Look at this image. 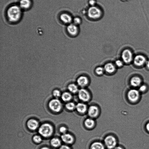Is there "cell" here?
<instances>
[{
  "label": "cell",
  "instance_id": "1",
  "mask_svg": "<svg viewBox=\"0 0 149 149\" xmlns=\"http://www.w3.org/2000/svg\"><path fill=\"white\" fill-rule=\"evenodd\" d=\"M6 14L7 18L10 22L15 23L21 19L22 15V10L19 5H13L8 8Z\"/></svg>",
  "mask_w": 149,
  "mask_h": 149
},
{
  "label": "cell",
  "instance_id": "2",
  "mask_svg": "<svg viewBox=\"0 0 149 149\" xmlns=\"http://www.w3.org/2000/svg\"><path fill=\"white\" fill-rule=\"evenodd\" d=\"M53 132L52 126L48 123H45L42 125L38 130L39 133L42 136L48 137L51 136Z\"/></svg>",
  "mask_w": 149,
  "mask_h": 149
},
{
  "label": "cell",
  "instance_id": "3",
  "mask_svg": "<svg viewBox=\"0 0 149 149\" xmlns=\"http://www.w3.org/2000/svg\"><path fill=\"white\" fill-rule=\"evenodd\" d=\"M88 15L90 18L97 19L101 17L102 12L97 7L94 6H92L88 9Z\"/></svg>",
  "mask_w": 149,
  "mask_h": 149
},
{
  "label": "cell",
  "instance_id": "4",
  "mask_svg": "<svg viewBox=\"0 0 149 149\" xmlns=\"http://www.w3.org/2000/svg\"><path fill=\"white\" fill-rule=\"evenodd\" d=\"M121 57L124 63L129 64L133 62L134 57L132 52L130 50L126 49L122 51Z\"/></svg>",
  "mask_w": 149,
  "mask_h": 149
},
{
  "label": "cell",
  "instance_id": "5",
  "mask_svg": "<svg viewBox=\"0 0 149 149\" xmlns=\"http://www.w3.org/2000/svg\"><path fill=\"white\" fill-rule=\"evenodd\" d=\"M139 90L135 89L130 90L127 93V97L128 100L132 103L137 102L140 97V93Z\"/></svg>",
  "mask_w": 149,
  "mask_h": 149
},
{
  "label": "cell",
  "instance_id": "6",
  "mask_svg": "<svg viewBox=\"0 0 149 149\" xmlns=\"http://www.w3.org/2000/svg\"><path fill=\"white\" fill-rule=\"evenodd\" d=\"M105 145L108 149H114L117 144V141L113 136L109 135L107 136L104 139Z\"/></svg>",
  "mask_w": 149,
  "mask_h": 149
},
{
  "label": "cell",
  "instance_id": "7",
  "mask_svg": "<svg viewBox=\"0 0 149 149\" xmlns=\"http://www.w3.org/2000/svg\"><path fill=\"white\" fill-rule=\"evenodd\" d=\"M147 60L144 56L141 54H138L134 57L133 62L136 66L141 67L145 66Z\"/></svg>",
  "mask_w": 149,
  "mask_h": 149
},
{
  "label": "cell",
  "instance_id": "8",
  "mask_svg": "<svg viewBox=\"0 0 149 149\" xmlns=\"http://www.w3.org/2000/svg\"><path fill=\"white\" fill-rule=\"evenodd\" d=\"M49 105L50 109L55 112L59 111L62 107L61 102L57 99L51 100L49 102Z\"/></svg>",
  "mask_w": 149,
  "mask_h": 149
},
{
  "label": "cell",
  "instance_id": "9",
  "mask_svg": "<svg viewBox=\"0 0 149 149\" xmlns=\"http://www.w3.org/2000/svg\"><path fill=\"white\" fill-rule=\"evenodd\" d=\"M78 96L81 100L86 102L90 98V95L88 92L85 89L81 88L78 91Z\"/></svg>",
  "mask_w": 149,
  "mask_h": 149
},
{
  "label": "cell",
  "instance_id": "10",
  "mask_svg": "<svg viewBox=\"0 0 149 149\" xmlns=\"http://www.w3.org/2000/svg\"><path fill=\"white\" fill-rule=\"evenodd\" d=\"M77 83L80 87H84L87 85L89 83L88 78L86 76L82 75L77 78Z\"/></svg>",
  "mask_w": 149,
  "mask_h": 149
},
{
  "label": "cell",
  "instance_id": "11",
  "mask_svg": "<svg viewBox=\"0 0 149 149\" xmlns=\"http://www.w3.org/2000/svg\"><path fill=\"white\" fill-rule=\"evenodd\" d=\"M67 30L68 33L72 36H76L78 32L77 26L74 24H69L67 27Z\"/></svg>",
  "mask_w": 149,
  "mask_h": 149
},
{
  "label": "cell",
  "instance_id": "12",
  "mask_svg": "<svg viewBox=\"0 0 149 149\" xmlns=\"http://www.w3.org/2000/svg\"><path fill=\"white\" fill-rule=\"evenodd\" d=\"M131 85L134 87H139L142 84L141 79L137 76H134L132 77L130 80Z\"/></svg>",
  "mask_w": 149,
  "mask_h": 149
},
{
  "label": "cell",
  "instance_id": "13",
  "mask_svg": "<svg viewBox=\"0 0 149 149\" xmlns=\"http://www.w3.org/2000/svg\"><path fill=\"white\" fill-rule=\"evenodd\" d=\"M32 5L31 0H20L19 6L22 10H28L30 8Z\"/></svg>",
  "mask_w": 149,
  "mask_h": 149
},
{
  "label": "cell",
  "instance_id": "14",
  "mask_svg": "<svg viewBox=\"0 0 149 149\" xmlns=\"http://www.w3.org/2000/svg\"><path fill=\"white\" fill-rule=\"evenodd\" d=\"M59 18L61 21L65 24H70L72 20L71 16L66 13L61 14Z\"/></svg>",
  "mask_w": 149,
  "mask_h": 149
},
{
  "label": "cell",
  "instance_id": "15",
  "mask_svg": "<svg viewBox=\"0 0 149 149\" xmlns=\"http://www.w3.org/2000/svg\"><path fill=\"white\" fill-rule=\"evenodd\" d=\"M98 112L99 110L98 108L94 105L90 106L88 111V115L91 118L96 117L98 115Z\"/></svg>",
  "mask_w": 149,
  "mask_h": 149
},
{
  "label": "cell",
  "instance_id": "16",
  "mask_svg": "<svg viewBox=\"0 0 149 149\" xmlns=\"http://www.w3.org/2000/svg\"><path fill=\"white\" fill-rule=\"evenodd\" d=\"M104 68L106 72L109 74L113 73L116 70L115 65L111 63H108L105 64Z\"/></svg>",
  "mask_w": 149,
  "mask_h": 149
},
{
  "label": "cell",
  "instance_id": "17",
  "mask_svg": "<svg viewBox=\"0 0 149 149\" xmlns=\"http://www.w3.org/2000/svg\"><path fill=\"white\" fill-rule=\"evenodd\" d=\"M61 137L63 141L66 143H71L74 141L73 136L69 134H63L61 135Z\"/></svg>",
  "mask_w": 149,
  "mask_h": 149
},
{
  "label": "cell",
  "instance_id": "18",
  "mask_svg": "<svg viewBox=\"0 0 149 149\" xmlns=\"http://www.w3.org/2000/svg\"><path fill=\"white\" fill-rule=\"evenodd\" d=\"M38 122L35 119H30L27 122V125L28 127L31 130H36L38 127Z\"/></svg>",
  "mask_w": 149,
  "mask_h": 149
},
{
  "label": "cell",
  "instance_id": "19",
  "mask_svg": "<svg viewBox=\"0 0 149 149\" xmlns=\"http://www.w3.org/2000/svg\"><path fill=\"white\" fill-rule=\"evenodd\" d=\"M76 109L79 113H84L85 112L87 109L86 105L82 103H79L76 105Z\"/></svg>",
  "mask_w": 149,
  "mask_h": 149
},
{
  "label": "cell",
  "instance_id": "20",
  "mask_svg": "<svg viewBox=\"0 0 149 149\" xmlns=\"http://www.w3.org/2000/svg\"><path fill=\"white\" fill-rule=\"evenodd\" d=\"M90 149H105L104 146L101 142H95L92 143L90 146Z\"/></svg>",
  "mask_w": 149,
  "mask_h": 149
},
{
  "label": "cell",
  "instance_id": "21",
  "mask_svg": "<svg viewBox=\"0 0 149 149\" xmlns=\"http://www.w3.org/2000/svg\"><path fill=\"white\" fill-rule=\"evenodd\" d=\"M68 88L70 92L73 93L78 92L79 90L77 85L74 83L69 84L68 86Z\"/></svg>",
  "mask_w": 149,
  "mask_h": 149
},
{
  "label": "cell",
  "instance_id": "22",
  "mask_svg": "<svg viewBox=\"0 0 149 149\" xmlns=\"http://www.w3.org/2000/svg\"><path fill=\"white\" fill-rule=\"evenodd\" d=\"M85 126L87 128H90L92 127L95 124L94 120L91 118H87L84 122Z\"/></svg>",
  "mask_w": 149,
  "mask_h": 149
},
{
  "label": "cell",
  "instance_id": "23",
  "mask_svg": "<svg viewBox=\"0 0 149 149\" xmlns=\"http://www.w3.org/2000/svg\"><path fill=\"white\" fill-rule=\"evenodd\" d=\"M72 98L71 94L68 92H65L61 95V98L65 102L70 101Z\"/></svg>",
  "mask_w": 149,
  "mask_h": 149
},
{
  "label": "cell",
  "instance_id": "24",
  "mask_svg": "<svg viewBox=\"0 0 149 149\" xmlns=\"http://www.w3.org/2000/svg\"><path fill=\"white\" fill-rule=\"evenodd\" d=\"M51 145L53 147H56L59 146L61 142L60 140L57 138H53L51 141Z\"/></svg>",
  "mask_w": 149,
  "mask_h": 149
},
{
  "label": "cell",
  "instance_id": "25",
  "mask_svg": "<svg viewBox=\"0 0 149 149\" xmlns=\"http://www.w3.org/2000/svg\"><path fill=\"white\" fill-rule=\"evenodd\" d=\"M104 71V68L100 66L97 67L95 70V72L96 74L98 75L102 74Z\"/></svg>",
  "mask_w": 149,
  "mask_h": 149
},
{
  "label": "cell",
  "instance_id": "26",
  "mask_svg": "<svg viewBox=\"0 0 149 149\" xmlns=\"http://www.w3.org/2000/svg\"><path fill=\"white\" fill-rule=\"evenodd\" d=\"M65 107L68 110H72L75 108L76 105L72 102H69L66 104Z\"/></svg>",
  "mask_w": 149,
  "mask_h": 149
},
{
  "label": "cell",
  "instance_id": "27",
  "mask_svg": "<svg viewBox=\"0 0 149 149\" xmlns=\"http://www.w3.org/2000/svg\"><path fill=\"white\" fill-rule=\"evenodd\" d=\"M124 62L122 60L117 59L115 61V65L117 67H121L124 64Z\"/></svg>",
  "mask_w": 149,
  "mask_h": 149
},
{
  "label": "cell",
  "instance_id": "28",
  "mask_svg": "<svg viewBox=\"0 0 149 149\" xmlns=\"http://www.w3.org/2000/svg\"><path fill=\"white\" fill-rule=\"evenodd\" d=\"M139 91L140 92H144L146 91L147 88V86L144 84H142L139 87Z\"/></svg>",
  "mask_w": 149,
  "mask_h": 149
},
{
  "label": "cell",
  "instance_id": "29",
  "mask_svg": "<svg viewBox=\"0 0 149 149\" xmlns=\"http://www.w3.org/2000/svg\"><path fill=\"white\" fill-rule=\"evenodd\" d=\"M33 139L35 142L38 143H40L42 141L41 137L38 135H35L34 136Z\"/></svg>",
  "mask_w": 149,
  "mask_h": 149
},
{
  "label": "cell",
  "instance_id": "30",
  "mask_svg": "<svg viewBox=\"0 0 149 149\" xmlns=\"http://www.w3.org/2000/svg\"><path fill=\"white\" fill-rule=\"evenodd\" d=\"M53 95L56 98L59 97L61 95L60 91L58 90H54L53 93Z\"/></svg>",
  "mask_w": 149,
  "mask_h": 149
},
{
  "label": "cell",
  "instance_id": "31",
  "mask_svg": "<svg viewBox=\"0 0 149 149\" xmlns=\"http://www.w3.org/2000/svg\"><path fill=\"white\" fill-rule=\"evenodd\" d=\"M74 24L76 25L79 24L81 22L80 19L78 17H75L73 19Z\"/></svg>",
  "mask_w": 149,
  "mask_h": 149
},
{
  "label": "cell",
  "instance_id": "32",
  "mask_svg": "<svg viewBox=\"0 0 149 149\" xmlns=\"http://www.w3.org/2000/svg\"><path fill=\"white\" fill-rule=\"evenodd\" d=\"M60 132L63 134L66 133L67 129L64 126L61 127L59 129Z\"/></svg>",
  "mask_w": 149,
  "mask_h": 149
},
{
  "label": "cell",
  "instance_id": "33",
  "mask_svg": "<svg viewBox=\"0 0 149 149\" xmlns=\"http://www.w3.org/2000/svg\"><path fill=\"white\" fill-rule=\"evenodd\" d=\"M59 149H70V148L68 146L63 145L61 146Z\"/></svg>",
  "mask_w": 149,
  "mask_h": 149
},
{
  "label": "cell",
  "instance_id": "34",
  "mask_svg": "<svg viewBox=\"0 0 149 149\" xmlns=\"http://www.w3.org/2000/svg\"><path fill=\"white\" fill-rule=\"evenodd\" d=\"M89 3L92 6H93L95 3V1L94 0H90Z\"/></svg>",
  "mask_w": 149,
  "mask_h": 149
},
{
  "label": "cell",
  "instance_id": "35",
  "mask_svg": "<svg viewBox=\"0 0 149 149\" xmlns=\"http://www.w3.org/2000/svg\"><path fill=\"white\" fill-rule=\"evenodd\" d=\"M145 66L146 68L149 70V60H147L145 64Z\"/></svg>",
  "mask_w": 149,
  "mask_h": 149
},
{
  "label": "cell",
  "instance_id": "36",
  "mask_svg": "<svg viewBox=\"0 0 149 149\" xmlns=\"http://www.w3.org/2000/svg\"><path fill=\"white\" fill-rule=\"evenodd\" d=\"M146 127L147 131L149 132V122L146 124Z\"/></svg>",
  "mask_w": 149,
  "mask_h": 149
},
{
  "label": "cell",
  "instance_id": "37",
  "mask_svg": "<svg viewBox=\"0 0 149 149\" xmlns=\"http://www.w3.org/2000/svg\"><path fill=\"white\" fill-rule=\"evenodd\" d=\"M114 149H124L123 148L120 146H116Z\"/></svg>",
  "mask_w": 149,
  "mask_h": 149
},
{
  "label": "cell",
  "instance_id": "38",
  "mask_svg": "<svg viewBox=\"0 0 149 149\" xmlns=\"http://www.w3.org/2000/svg\"><path fill=\"white\" fill-rule=\"evenodd\" d=\"M41 149H49L47 147H43V148H41Z\"/></svg>",
  "mask_w": 149,
  "mask_h": 149
}]
</instances>
